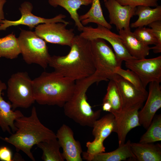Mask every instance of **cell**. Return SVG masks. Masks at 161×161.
<instances>
[{"mask_svg": "<svg viewBox=\"0 0 161 161\" xmlns=\"http://www.w3.org/2000/svg\"><path fill=\"white\" fill-rule=\"evenodd\" d=\"M66 55L51 56L49 65L54 71L75 81L88 77L95 71L90 41L75 35Z\"/></svg>", "mask_w": 161, "mask_h": 161, "instance_id": "cell-1", "label": "cell"}, {"mask_svg": "<svg viewBox=\"0 0 161 161\" xmlns=\"http://www.w3.org/2000/svg\"><path fill=\"white\" fill-rule=\"evenodd\" d=\"M14 125L17 129L9 137L0 139L14 145L16 151H21L32 160L35 161L31 149L35 145L49 139L57 138L56 134L45 126L38 119L35 106L32 108L31 115L16 119Z\"/></svg>", "mask_w": 161, "mask_h": 161, "instance_id": "cell-2", "label": "cell"}, {"mask_svg": "<svg viewBox=\"0 0 161 161\" xmlns=\"http://www.w3.org/2000/svg\"><path fill=\"white\" fill-rule=\"evenodd\" d=\"M35 101L63 107L73 93L75 81L54 71L43 72L32 80Z\"/></svg>", "mask_w": 161, "mask_h": 161, "instance_id": "cell-3", "label": "cell"}, {"mask_svg": "<svg viewBox=\"0 0 161 161\" xmlns=\"http://www.w3.org/2000/svg\"><path fill=\"white\" fill-rule=\"evenodd\" d=\"M95 83L99 82L93 74L88 77L75 81L73 95L63 107L66 116L82 126L92 127L100 115L101 110L93 111L86 96L88 89Z\"/></svg>", "mask_w": 161, "mask_h": 161, "instance_id": "cell-4", "label": "cell"}, {"mask_svg": "<svg viewBox=\"0 0 161 161\" xmlns=\"http://www.w3.org/2000/svg\"><path fill=\"white\" fill-rule=\"evenodd\" d=\"M90 41L95 69L94 75L99 82L112 79L115 69L121 67L123 61L105 40L97 38Z\"/></svg>", "mask_w": 161, "mask_h": 161, "instance_id": "cell-5", "label": "cell"}, {"mask_svg": "<svg viewBox=\"0 0 161 161\" xmlns=\"http://www.w3.org/2000/svg\"><path fill=\"white\" fill-rule=\"evenodd\" d=\"M20 29L18 39L23 60L27 64H37L45 69L51 57L46 42L35 31Z\"/></svg>", "mask_w": 161, "mask_h": 161, "instance_id": "cell-6", "label": "cell"}, {"mask_svg": "<svg viewBox=\"0 0 161 161\" xmlns=\"http://www.w3.org/2000/svg\"><path fill=\"white\" fill-rule=\"evenodd\" d=\"M7 96L13 109L27 108L35 101L32 80L26 72L13 74L7 83Z\"/></svg>", "mask_w": 161, "mask_h": 161, "instance_id": "cell-7", "label": "cell"}, {"mask_svg": "<svg viewBox=\"0 0 161 161\" xmlns=\"http://www.w3.org/2000/svg\"><path fill=\"white\" fill-rule=\"evenodd\" d=\"M115 126V117L111 113L95 122L92 131L94 139L92 142L86 143L87 151L82 153L83 159L91 161L93 156L96 154L105 152L103 142L112 132H114Z\"/></svg>", "mask_w": 161, "mask_h": 161, "instance_id": "cell-8", "label": "cell"}, {"mask_svg": "<svg viewBox=\"0 0 161 161\" xmlns=\"http://www.w3.org/2000/svg\"><path fill=\"white\" fill-rule=\"evenodd\" d=\"M125 66L139 76L144 87L152 82H161V56L149 59H133L125 61Z\"/></svg>", "mask_w": 161, "mask_h": 161, "instance_id": "cell-9", "label": "cell"}, {"mask_svg": "<svg viewBox=\"0 0 161 161\" xmlns=\"http://www.w3.org/2000/svg\"><path fill=\"white\" fill-rule=\"evenodd\" d=\"M79 35L89 40L100 38L107 41L111 45L117 55L123 61L135 59L127 50L119 35L102 25H97L95 28L84 26Z\"/></svg>", "mask_w": 161, "mask_h": 161, "instance_id": "cell-10", "label": "cell"}, {"mask_svg": "<svg viewBox=\"0 0 161 161\" xmlns=\"http://www.w3.org/2000/svg\"><path fill=\"white\" fill-rule=\"evenodd\" d=\"M33 8V5L30 2H23L19 8L21 14L20 18L16 21L3 20L0 24V31L4 30L10 27L19 25L27 26L31 30L38 25L44 23L62 22L67 25L69 24V22L64 19L66 17L64 15L60 14L53 18H47L33 14L32 13Z\"/></svg>", "mask_w": 161, "mask_h": 161, "instance_id": "cell-11", "label": "cell"}, {"mask_svg": "<svg viewBox=\"0 0 161 161\" xmlns=\"http://www.w3.org/2000/svg\"><path fill=\"white\" fill-rule=\"evenodd\" d=\"M67 25L62 22L42 24L34 31L46 42L70 47L75 35L73 29H66Z\"/></svg>", "mask_w": 161, "mask_h": 161, "instance_id": "cell-12", "label": "cell"}, {"mask_svg": "<svg viewBox=\"0 0 161 161\" xmlns=\"http://www.w3.org/2000/svg\"><path fill=\"white\" fill-rule=\"evenodd\" d=\"M160 83L152 82L149 83V92L146 103L138 111L139 123L147 129L157 111L161 107V86Z\"/></svg>", "mask_w": 161, "mask_h": 161, "instance_id": "cell-13", "label": "cell"}, {"mask_svg": "<svg viewBox=\"0 0 161 161\" xmlns=\"http://www.w3.org/2000/svg\"><path fill=\"white\" fill-rule=\"evenodd\" d=\"M112 79L117 83L122 98L123 109L140 108L148 95L146 91H143L120 75L115 74Z\"/></svg>", "mask_w": 161, "mask_h": 161, "instance_id": "cell-14", "label": "cell"}, {"mask_svg": "<svg viewBox=\"0 0 161 161\" xmlns=\"http://www.w3.org/2000/svg\"><path fill=\"white\" fill-rule=\"evenodd\" d=\"M57 139L63 152L65 160L67 161H82L81 154L83 151L80 143L76 140L74 133L68 126L63 124L56 134Z\"/></svg>", "mask_w": 161, "mask_h": 161, "instance_id": "cell-15", "label": "cell"}, {"mask_svg": "<svg viewBox=\"0 0 161 161\" xmlns=\"http://www.w3.org/2000/svg\"><path fill=\"white\" fill-rule=\"evenodd\" d=\"M104 5L109 13L110 24L115 25L118 31L130 28V19L135 15L136 7L122 5L116 0H107Z\"/></svg>", "mask_w": 161, "mask_h": 161, "instance_id": "cell-16", "label": "cell"}, {"mask_svg": "<svg viewBox=\"0 0 161 161\" xmlns=\"http://www.w3.org/2000/svg\"><path fill=\"white\" fill-rule=\"evenodd\" d=\"M139 109L138 108L123 109L121 112L115 117L114 132L117 134L119 146L125 143L126 136L131 130L141 126L138 115Z\"/></svg>", "mask_w": 161, "mask_h": 161, "instance_id": "cell-17", "label": "cell"}, {"mask_svg": "<svg viewBox=\"0 0 161 161\" xmlns=\"http://www.w3.org/2000/svg\"><path fill=\"white\" fill-rule=\"evenodd\" d=\"M7 89L5 83L0 80V127L3 131L12 134L11 129L13 133L17 129L14 125L15 121L24 115L19 110H13L10 102L4 99L2 92Z\"/></svg>", "mask_w": 161, "mask_h": 161, "instance_id": "cell-18", "label": "cell"}, {"mask_svg": "<svg viewBox=\"0 0 161 161\" xmlns=\"http://www.w3.org/2000/svg\"><path fill=\"white\" fill-rule=\"evenodd\" d=\"M122 43L127 50L136 59L145 58L148 55L151 47L139 41L132 32L130 28L118 31Z\"/></svg>", "mask_w": 161, "mask_h": 161, "instance_id": "cell-19", "label": "cell"}, {"mask_svg": "<svg viewBox=\"0 0 161 161\" xmlns=\"http://www.w3.org/2000/svg\"><path fill=\"white\" fill-rule=\"evenodd\" d=\"M131 146L137 161H161V145L160 144L131 142Z\"/></svg>", "mask_w": 161, "mask_h": 161, "instance_id": "cell-20", "label": "cell"}, {"mask_svg": "<svg viewBox=\"0 0 161 161\" xmlns=\"http://www.w3.org/2000/svg\"><path fill=\"white\" fill-rule=\"evenodd\" d=\"M92 0H48L49 4L56 7L60 6L69 13L74 21L78 30L81 32L83 27L79 19L78 10L82 5L88 6L92 4Z\"/></svg>", "mask_w": 161, "mask_h": 161, "instance_id": "cell-21", "label": "cell"}, {"mask_svg": "<svg viewBox=\"0 0 161 161\" xmlns=\"http://www.w3.org/2000/svg\"><path fill=\"white\" fill-rule=\"evenodd\" d=\"M131 143L129 140L113 151L97 154L93 156L91 161H120L129 158L136 160L131 148Z\"/></svg>", "mask_w": 161, "mask_h": 161, "instance_id": "cell-22", "label": "cell"}, {"mask_svg": "<svg viewBox=\"0 0 161 161\" xmlns=\"http://www.w3.org/2000/svg\"><path fill=\"white\" fill-rule=\"evenodd\" d=\"M135 14L138 18L131 24V28L148 26L154 22L161 21V6L158 5L154 8L148 6H138L136 7Z\"/></svg>", "mask_w": 161, "mask_h": 161, "instance_id": "cell-23", "label": "cell"}, {"mask_svg": "<svg viewBox=\"0 0 161 161\" xmlns=\"http://www.w3.org/2000/svg\"><path fill=\"white\" fill-rule=\"evenodd\" d=\"M91 4L87 13L79 16V19L82 24L84 26L89 23H94L111 30L112 27L103 16L100 0H92Z\"/></svg>", "mask_w": 161, "mask_h": 161, "instance_id": "cell-24", "label": "cell"}, {"mask_svg": "<svg viewBox=\"0 0 161 161\" xmlns=\"http://www.w3.org/2000/svg\"><path fill=\"white\" fill-rule=\"evenodd\" d=\"M107 102L111 105L112 109L110 113L115 117L118 115L123 108V102L118 86L113 80H109L106 89V92L103 102Z\"/></svg>", "mask_w": 161, "mask_h": 161, "instance_id": "cell-25", "label": "cell"}, {"mask_svg": "<svg viewBox=\"0 0 161 161\" xmlns=\"http://www.w3.org/2000/svg\"><path fill=\"white\" fill-rule=\"evenodd\" d=\"M43 151L41 157L44 161H64L65 159L60 151L61 146L57 138L40 142L36 145Z\"/></svg>", "mask_w": 161, "mask_h": 161, "instance_id": "cell-26", "label": "cell"}, {"mask_svg": "<svg viewBox=\"0 0 161 161\" xmlns=\"http://www.w3.org/2000/svg\"><path fill=\"white\" fill-rule=\"evenodd\" d=\"M20 54L18 38L13 32L0 38V57L12 59Z\"/></svg>", "mask_w": 161, "mask_h": 161, "instance_id": "cell-27", "label": "cell"}, {"mask_svg": "<svg viewBox=\"0 0 161 161\" xmlns=\"http://www.w3.org/2000/svg\"><path fill=\"white\" fill-rule=\"evenodd\" d=\"M146 131L142 136L139 142L153 143L161 140V115L154 117Z\"/></svg>", "mask_w": 161, "mask_h": 161, "instance_id": "cell-28", "label": "cell"}, {"mask_svg": "<svg viewBox=\"0 0 161 161\" xmlns=\"http://www.w3.org/2000/svg\"><path fill=\"white\" fill-rule=\"evenodd\" d=\"M114 73L120 75L138 89L143 91H146L139 76L133 71L129 69H124L121 67H118L115 69Z\"/></svg>", "mask_w": 161, "mask_h": 161, "instance_id": "cell-29", "label": "cell"}, {"mask_svg": "<svg viewBox=\"0 0 161 161\" xmlns=\"http://www.w3.org/2000/svg\"><path fill=\"white\" fill-rule=\"evenodd\" d=\"M133 33L137 39L145 45H155L157 43V40L150 28L138 27Z\"/></svg>", "mask_w": 161, "mask_h": 161, "instance_id": "cell-30", "label": "cell"}, {"mask_svg": "<svg viewBox=\"0 0 161 161\" xmlns=\"http://www.w3.org/2000/svg\"><path fill=\"white\" fill-rule=\"evenodd\" d=\"M152 30L155 36L157 43L155 46L151 47L154 53H160L161 52V21L154 22L148 25Z\"/></svg>", "mask_w": 161, "mask_h": 161, "instance_id": "cell-31", "label": "cell"}, {"mask_svg": "<svg viewBox=\"0 0 161 161\" xmlns=\"http://www.w3.org/2000/svg\"><path fill=\"white\" fill-rule=\"evenodd\" d=\"M123 5H129L135 7L145 6L156 7L158 5L159 0H116Z\"/></svg>", "mask_w": 161, "mask_h": 161, "instance_id": "cell-32", "label": "cell"}, {"mask_svg": "<svg viewBox=\"0 0 161 161\" xmlns=\"http://www.w3.org/2000/svg\"><path fill=\"white\" fill-rule=\"evenodd\" d=\"M0 160L13 161L11 151L7 147L2 146L0 147Z\"/></svg>", "mask_w": 161, "mask_h": 161, "instance_id": "cell-33", "label": "cell"}, {"mask_svg": "<svg viewBox=\"0 0 161 161\" xmlns=\"http://www.w3.org/2000/svg\"><path fill=\"white\" fill-rule=\"evenodd\" d=\"M6 1L7 0H0V24L1 21L4 19L3 7Z\"/></svg>", "mask_w": 161, "mask_h": 161, "instance_id": "cell-34", "label": "cell"}, {"mask_svg": "<svg viewBox=\"0 0 161 161\" xmlns=\"http://www.w3.org/2000/svg\"><path fill=\"white\" fill-rule=\"evenodd\" d=\"M102 109L104 111L110 112L112 109L111 104L108 102H103Z\"/></svg>", "mask_w": 161, "mask_h": 161, "instance_id": "cell-35", "label": "cell"}, {"mask_svg": "<svg viewBox=\"0 0 161 161\" xmlns=\"http://www.w3.org/2000/svg\"><path fill=\"white\" fill-rule=\"evenodd\" d=\"M13 161H22L23 159L18 153H16L13 157Z\"/></svg>", "mask_w": 161, "mask_h": 161, "instance_id": "cell-36", "label": "cell"}, {"mask_svg": "<svg viewBox=\"0 0 161 161\" xmlns=\"http://www.w3.org/2000/svg\"><path fill=\"white\" fill-rule=\"evenodd\" d=\"M107 0H103L104 2H105V1H106Z\"/></svg>", "mask_w": 161, "mask_h": 161, "instance_id": "cell-37", "label": "cell"}]
</instances>
